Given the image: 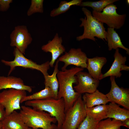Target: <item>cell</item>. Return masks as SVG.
I'll return each mask as SVG.
<instances>
[{
    "label": "cell",
    "mask_w": 129,
    "mask_h": 129,
    "mask_svg": "<svg viewBox=\"0 0 129 129\" xmlns=\"http://www.w3.org/2000/svg\"><path fill=\"white\" fill-rule=\"evenodd\" d=\"M84 69L80 67H73L64 71H59L57 76L59 88L57 99L63 98L65 104V112L72 107L78 97L81 95L74 90L73 84L77 83L76 74L83 71Z\"/></svg>",
    "instance_id": "cell-1"
},
{
    "label": "cell",
    "mask_w": 129,
    "mask_h": 129,
    "mask_svg": "<svg viewBox=\"0 0 129 129\" xmlns=\"http://www.w3.org/2000/svg\"><path fill=\"white\" fill-rule=\"evenodd\" d=\"M19 113L26 125L34 129H57V122L54 117L45 111L37 110L32 108L23 105Z\"/></svg>",
    "instance_id": "cell-2"
},
{
    "label": "cell",
    "mask_w": 129,
    "mask_h": 129,
    "mask_svg": "<svg viewBox=\"0 0 129 129\" xmlns=\"http://www.w3.org/2000/svg\"><path fill=\"white\" fill-rule=\"evenodd\" d=\"M25 105L38 111H46L56 119L57 129H61L65 116V104L63 98H50L25 102Z\"/></svg>",
    "instance_id": "cell-3"
},
{
    "label": "cell",
    "mask_w": 129,
    "mask_h": 129,
    "mask_svg": "<svg viewBox=\"0 0 129 129\" xmlns=\"http://www.w3.org/2000/svg\"><path fill=\"white\" fill-rule=\"evenodd\" d=\"M82 10L85 16L84 18L80 19L81 23L79 26L83 27L84 31L82 35L76 37V40L80 41L87 39L96 42L97 40L96 37L107 41V31L103 23L94 17L91 11L86 8L82 7Z\"/></svg>",
    "instance_id": "cell-4"
},
{
    "label": "cell",
    "mask_w": 129,
    "mask_h": 129,
    "mask_svg": "<svg viewBox=\"0 0 129 129\" xmlns=\"http://www.w3.org/2000/svg\"><path fill=\"white\" fill-rule=\"evenodd\" d=\"M87 115L86 107L81 95L65 112L61 129H77Z\"/></svg>",
    "instance_id": "cell-5"
},
{
    "label": "cell",
    "mask_w": 129,
    "mask_h": 129,
    "mask_svg": "<svg viewBox=\"0 0 129 129\" xmlns=\"http://www.w3.org/2000/svg\"><path fill=\"white\" fill-rule=\"evenodd\" d=\"M13 53L14 57L13 60L10 61L4 59L1 60L2 63L10 67L8 76L17 67L37 70L41 72L44 77L48 75V71L50 66L49 61L41 64H38L25 57L23 54L16 48H14Z\"/></svg>",
    "instance_id": "cell-6"
},
{
    "label": "cell",
    "mask_w": 129,
    "mask_h": 129,
    "mask_svg": "<svg viewBox=\"0 0 129 129\" xmlns=\"http://www.w3.org/2000/svg\"><path fill=\"white\" fill-rule=\"evenodd\" d=\"M117 8L116 5L111 4L106 6L100 13L93 11L92 13L98 21L105 23L108 27L118 29L124 24L126 15L118 14L116 11Z\"/></svg>",
    "instance_id": "cell-7"
},
{
    "label": "cell",
    "mask_w": 129,
    "mask_h": 129,
    "mask_svg": "<svg viewBox=\"0 0 129 129\" xmlns=\"http://www.w3.org/2000/svg\"><path fill=\"white\" fill-rule=\"evenodd\" d=\"M27 95L26 91L14 89L0 92V104L5 108V116L14 111L21 110V101Z\"/></svg>",
    "instance_id": "cell-8"
},
{
    "label": "cell",
    "mask_w": 129,
    "mask_h": 129,
    "mask_svg": "<svg viewBox=\"0 0 129 129\" xmlns=\"http://www.w3.org/2000/svg\"><path fill=\"white\" fill-rule=\"evenodd\" d=\"M10 46L16 47L23 54L32 40L27 27L24 25L16 26L10 34Z\"/></svg>",
    "instance_id": "cell-9"
},
{
    "label": "cell",
    "mask_w": 129,
    "mask_h": 129,
    "mask_svg": "<svg viewBox=\"0 0 129 129\" xmlns=\"http://www.w3.org/2000/svg\"><path fill=\"white\" fill-rule=\"evenodd\" d=\"M115 77L110 76L111 87L109 92L106 94L109 102L116 104L129 110V91L120 87L116 83Z\"/></svg>",
    "instance_id": "cell-10"
},
{
    "label": "cell",
    "mask_w": 129,
    "mask_h": 129,
    "mask_svg": "<svg viewBox=\"0 0 129 129\" xmlns=\"http://www.w3.org/2000/svg\"><path fill=\"white\" fill-rule=\"evenodd\" d=\"M87 58L86 54L81 48H71L60 57L58 60L59 61L64 63V65L61 68V70L64 71L70 65H73L83 69L86 68Z\"/></svg>",
    "instance_id": "cell-11"
},
{
    "label": "cell",
    "mask_w": 129,
    "mask_h": 129,
    "mask_svg": "<svg viewBox=\"0 0 129 129\" xmlns=\"http://www.w3.org/2000/svg\"><path fill=\"white\" fill-rule=\"evenodd\" d=\"M75 75L77 83L73 88L78 93L81 95L87 93H91L97 89L99 80L94 79L88 73L81 71L77 72Z\"/></svg>",
    "instance_id": "cell-12"
},
{
    "label": "cell",
    "mask_w": 129,
    "mask_h": 129,
    "mask_svg": "<svg viewBox=\"0 0 129 129\" xmlns=\"http://www.w3.org/2000/svg\"><path fill=\"white\" fill-rule=\"evenodd\" d=\"M62 38L59 37L57 33L52 40L49 41L47 44L41 47V49L43 51L49 52L51 54L52 59L49 62L50 66L51 67H53L56 60L65 52V48L62 44Z\"/></svg>",
    "instance_id": "cell-13"
},
{
    "label": "cell",
    "mask_w": 129,
    "mask_h": 129,
    "mask_svg": "<svg viewBox=\"0 0 129 129\" xmlns=\"http://www.w3.org/2000/svg\"><path fill=\"white\" fill-rule=\"evenodd\" d=\"M114 57V60L109 70L103 74L99 80L109 76H113L116 78H120L122 75L121 71L122 70L128 71L129 67L125 65L127 60L126 56H123L118 48L115 50Z\"/></svg>",
    "instance_id": "cell-14"
},
{
    "label": "cell",
    "mask_w": 129,
    "mask_h": 129,
    "mask_svg": "<svg viewBox=\"0 0 129 129\" xmlns=\"http://www.w3.org/2000/svg\"><path fill=\"white\" fill-rule=\"evenodd\" d=\"M14 89L27 91H32V87L25 85L22 79L13 76H0V90L2 89Z\"/></svg>",
    "instance_id": "cell-15"
},
{
    "label": "cell",
    "mask_w": 129,
    "mask_h": 129,
    "mask_svg": "<svg viewBox=\"0 0 129 129\" xmlns=\"http://www.w3.org/2000/svg\"><path fill=\"white\" fill-rule=\"evenodd\" d=\"M107 61L106 58L103 57L88 58L86 68L88 73L94 79L99 80L103 74L102 73V68Z\"/></svg>",
    "instance_id": "cell-16"
},
{
    "label": "cell",
    "mask_w": 129,
    "mask_h": 129,
    "mask_svg": "<svg viewBox=\"0 0 129 129\" xmlns=\"http://www.w3.org/2000/svg\"><path fill=\"white\" fill-rule=\"evenodd\" d=\"M2 129H29L21 118L19 113L14 111L5 116L2 121Z\"/></svg>",
    "instance_id": "cell-17"
},
{
    "label": "cell",
    "mask_w": 129,
    "mask_h": 129,
    "mask_svg": "<svg viewBox=\"0 0 129 129\" xmlns=\"http://www.w3.org/2000/svg\"><path fill=\"white\" fill-rule=\"evenodd\" d=\"M82 98L87 108L100 105L106 104L109 102L106 95L97 89L92 93L84 94Z\"/></svg>",
    "instance_id": "cell-18"
},
{
    "label": "cell",
    "mask_w": 129,
    "mask_h": 129,
    "mask_svg": "<svg viewBox=\"0 0 129 129\" xmlns=\"http://www.w3.org/2000/svg\"><path fill=\"white\" fill-rule=\"evenodd\" d=\"M106 38L109 51L120 48L125 50L126 53L129 54V49L123 44L120 37L114 28L109 27L108 28Z\"/></svg>",
    "instance_id": "cell-19"
},
{
    "label": "cell",
    "mask_w": 129,
    "mask_h": 129,
    "mask_svg": "<svg viewBox=\"0 0 129 129\" xmlns=\"http://www.w3.org/2000/svg\"><path fill=\"white\" fill-rule=\"evenodd\" d=\"M108 105L107 118H113L123 121L129 118V110L120 107L118 104L110 102Z\"/></svg>",
    "instance_id": "cell-20"
},
{
    "label": "cell",
    "mask_w": 129,
    "mask_h": 129,
    "mask_svg": "<svg viewBox=\"0 0 129 129\" xmlns=\"http://www.w3.org/2000/svg\"><path fill=\"white\" fill-rule=\"evenodd\" d=\"M59 62L58 59H57L52 74L50 75L48 74L44 77L45 86H48L50 88L55 99H57L59 88V84L57 75L59 71L58 69Z\"/></svg>",
    "instance_id": "cell-21"
},
{
    "label": "cell",
    "mask_w": 129,
    "mask_h": 129,
    "mask_svg": "<svg viewBox=\"0 0 129 129\" xmlns=\"http://www.w3.org/2000/svg\"><path fill=\"white\" fill-rule=\"evenodd\" d=\"M108 108L107 104L100 105L90 108L86 107L87 115L100 121L107 118Z\"/></svg>",
    "instance_id": "cell-22"
},
{
    "label": "cell",
    "mask_w": 129,
    "mask_h": 129,
    "mask_svg": "<svg viewBox=\"0 0 129 129\" xmlns=\"http://www.w3.org/2000/svg\"><path fill=\"white\" fill-rule=\"evenodd\" d=\"M118 0H101L96 1H86L82 2L79 6L83 7H88L92 8L93 11L100 13L108 5L113 4Z\"/></svg>",
    "instance_id": "cell-23"
},
{
    "label": "cell",
    "mask_w": 129,
    "mask_h": 129,
    "mask_svg": "<svg viewBox=\"0 0 129 129\" xmlns=\"http://www.w3.org/2000/svg\"><path fill=\"white\" fill-rule=\"evenodd\" d=\"M82 1V0H72L69 2L61 1L58 8L54 9L51 11L50 15L51 17H54L64 13L68 11L72 6H79Z\"/></svg>",
    "instance_id": "cell-24"
},
{
    "label": "cell",
    "mask_w": 129,
    "mask_h": 129,
    "mask_svg": "<svg viewBox=\"0 0 129 129\" xmlns=\"http://www.w3.org/2000/svg\"><path fill=\"white\" fill-rule=\"evenodd\" d=\"M52 98H55L52 91L49 87L45 86L44 89L40 91L31 95H27L22 100L21 103L28 101L41 100Z\"/></svg>",
    "instance_id": "cell-25"
},
{
    "label": "cell",
    "mask_w": 129,
    "mask_h": 129,
    "mask_svg": "<svg viewBox=\"0 0 129 129\" xmlns=\"http://www.w3.org/2000/svg\"><path fill=\"white\" fill-rule=\"evenodd\" d=\"M122 126V121L108 118L99 121L97 129H116Z\"/></svg>",
    "instance_id": "cell-26"
},
{
    "label": "cell",
    "mask_w": 129,
    "mask_h": 129,
    "mask_svg": "<svg viewBox=\"0 0 129 129\" xmlns=\"http://www.w3.org/2000/svg\"><path fill=\"white\" fill-rule=\"evenodd\" d=\"M43 0H32L30 7L27 12L30 16L36 13H43Z\"/></svg>",
    "instance_id": "cell-27"
},
{
    "label": "cell",
    "mask_w": 129,
    "mask_h": 129,
    "mask_svg": "<svg viewBox=\"0 0 129 129\" xmlns=\"http://www.w3.org/2000/svg\"><path fill=\"white\" fill-rule=\"evenodd\" d=\"M99 122L87 115L77 129H97Z\"/></svg>",
    "instance_id": "cell-28"
},
{
    "label": "cell",
    "mask_w": 129,
    "mask_h": 129,
    "mask_svg": "<svg viewBox=\"0 0 129 129\" xmlns=\"http://www.w3.org/2000/svg\"><path fill=\"white\" fill-rule=\"evenodd\" d=\"M12 0H0V10L5 11L10 7V4L12 2Z\"/></svg>",
    "instance_id": "cell-29"
},
{
    "label": "cell",
    "mask_w": 129,
    "mask_h": 129,
    "mask_svg": "<svg viewBox=\"0 0 129 129\" xmlns=\"http://www.w3.org/2000/svg\"><path fill=\"white\" fill-rule=\"evenodd\" d=\"M5 117V108L0 104V122H2Z\"/></svg>",
    "instance_id": "cell-30"
},
{
    "label": "cell",
    "mask_w": 129,
    "mask_h": 129,
    "mask_svg": "<svg viewBox=\"0 0 129 129\" xmlns=\"http://www.w3.org/2000/svg\"><path fill=\"white\" fill-rule=\"evenodd\" d=\"M123 126L129 128V118L127 119L122 121Z\"/></svg>",
    "instance_id": "cell-31"
},
{
    "label": "cell",
    "mask_w": 129,
    "mask_h": 129,
    "mask_svg": "<svg viewBox=\"0 0 129 129\" xmlns=\"http://www.w3.org/2000/svg\"><path fill=\"white\" fill-rule=\"evenodd\" d=\"M2 122H0V129H2Z\"/></svg>",
    "instance_id": "cell-32"
},
{
    "label": "cell",
    "mask_w": 129,
    "mask_h": 129,
    "mask_svg": "<svg viewBox=\"0 0 129 129\" xmlns=\"http://www.w3.org/2000/svg\"><path fill=\"white\" fill-rule=\"evenodd\" d=\"M126 3H127L128 5H129V0H126Z\"/></svg>",
    "instance_id": "cell-33"
},
{
    "label": "cell",
    "mask_w": 129,
    "mask_h": 129,
    "mask_svg": "<svg viewBox=\"0 0 129 129\" xmlns=\"http://www.w3.org/2000/svg\"><path fill=\"white\" fill-rule=\"evenodd\" d=\"M120 129V127H119V128H117V129Z\"/></svg>",
    "instance_id": "cell-34"
},
{
    "label": "cell",
    "mask_w": 129,
    "mask_h": 129,
    "mask_svg": "<svg viewBox=\"0 0 129 129\" xmlns=\"http://www.w3.org/2000/svg\"><path fill=\"white\" fill-rule=\"evenodd\" d=\"M29 129H33L31 128H29Z\"/></svg>",
    "instance_id": "cell-35"
}]
</instances>
